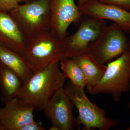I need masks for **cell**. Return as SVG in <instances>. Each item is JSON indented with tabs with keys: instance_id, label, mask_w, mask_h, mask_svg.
Instances as JSON below:
<instances>
[{
	"instance_id": "277c9868",
	"label": "cell",
	"mask_w": 130,
	"mask_h": 130,
	"mask_svg": "<svg viewBox=\"0 0 130 130\" xmlns=\"http://www.w3.org/2000/svg\"><path fill=\"white\" fill-rule=\"evenodd\" d=\"M102 78L94 87L87 91L91 95L107 94L116 102L130 90V48L107 63Z\"/></svg>"
},
{
	"instance_id": "4fadbf2b",
	"label": "cell",
	"mask_w": 130,
	"mask_h": 130,
	"mask_svg": "<svg viewBox=\"0 0 130 130\" xmlns=\"http://www.w3.org/2000/svg\"><path fill=\"white\" fill-rule=\"evenodd\" d=\"M78 65L83 73L86 91L92 88L102 78L107 69V65L99 63L89 53L79 55L71 58Z\"/></svg>"
},
{
	"instance_id": "3957f363",
	"label": "cell",
	"mask_w": 130,
	"mask_h": 130,
	"mask_svg": "<svg viewBox=\"0 0 130 130\" xmlns=\"http://www.w3.org/2000/svg\"><path fill=\"white\" fill-rule=\"evenodd\" d=\"M68 97L77 109L78 115L75 118V127L79 129L81 125L83 130L97 129L108 130L119 124L120 121L108 118L104 109L93 103L86 96L84 89L70 81L64 86Z\"/></svg>"
},
{
	"instance_id": "2e32d148",
	"label": "cell",
	"mask_w": 130,
	"mask_h": 130,
	"mask_svg": "<svg viewBox=\"0 0 130 130\" xmlns=\"http://www.w3.org/2000/svg\"><path fill=\"white\" fill-rule=\"evenodd\" d=\"M61 70L66 78L76 86L84 89L86 81L82 70L72 58H64L59 62Z\"/></svg>"
},
{
	"instance_id": "ba28073f",
	"label": "cell",
	"mask_w": 130,
	"mask_h": 130,
	"mask_svg": "<svg viewBox=\"0 0 130 130\" xmlns=\"http://www.w3.org/2000/svg\"><path fill=\"white\" fill-rule=\"evenodd\" d=\"M63 88L54 94L43 111L46 118L52 124L58 125L61 130H72L75 127L73 113L74 105L68 97Z\"/></svg>"
},
{
	"instance_id": "52a82bcc",
	"label": "cell",
	"mask_w": 130,
	"mask_h": 130,
	"mask_svg": "<svg viewBox=\"0 0 130 130\" xmlns=\"http://www.w3.org/2000/svg\"><path fill=\"white\" fill-rule=\"evenodd\" d=\"M84 16L76 31L63 39L68 58L88 53L91 44L107 26L105 20Z\"/></svg>"
},
{
	"instance_id": "7c38bea8",
	"label": "cell",
	"mask_w": 130,
	"mask_h": 130,
	"mask_svg": "<svg viewBox=\"0 0 130 130\" xmlns=\"http://www.w3.org/2000/svg\"><path fill=\"white\" fill-rule=\"evenodd\" d=\"M27 40L9 13L0 11V43L23 56Z\"/></svg>"
},
{
	"instance_id": "8992f818",
	"label": "cell",
	"mask_w": 130,
	"mask_h": 130,
	"mask_svg": "<svg viewBox=\"0 0 130 130\" xmlns=\"http://www.w3.org/2000/svg\"><path fill=\"white\" fill-rule=\"evenodd\" d=\"M124 30L116 24L107 26L88 53L101 64H105L118 58L130 48Z\"/></svg>"
},
{
	"instance_id": "d6986e66",
	"label": "cell",
	"mask_w": 130,
	"mask_h": 130,
	"mask_svg": "<svg viewBox=\"0 0 130 130\" xmlns=\"http://www.w3.org/2000/svg\"><path fill=\"white\" fill-rule=\"evenodd\" d=\"M46 128L42 126L41 123L34 121L26 124L19 128L18 130H46Z\"/></svg>"
},
{
	"instance_id": "e0dca14e",
	"label": "cell",
	"mask_w": 130,
	"mask_h": 130,
	"mask_svg": "<svg viewBox=\"0 0 130 130\" xmlns=\"http://www.w3.org/2000/svg\"><path fill=\"white\" fill-rule=\"evenodd\" d=\"M19 5L18 0H0V11L9 13Z\"/></svg>"
},
{
	"instance_id": "44dd1931",
	"label": "cell",
	"mask_w": 130,
	"mask_h": 130,
	"mask_svg": "<svg viewBox=\"0 0 130 130\" xmlns=\"http://www.w3.org/2000/svg\"><path fill=\"white\" fill-rule=\"evenodd\" d=\"M49 130H61L60 128L58 125L55 124H52L51 128L49 129Z\"/></svg>"
},
{
	"instance_id": "8fae6325",
	"label": "cell",
	"mask_w": 130,
	"mask_h": 130,
	"mask_svg": "<svg viewBox=\"0 0 130 130\" xmlns=\"http://www.w3.org/2000/svg\"><path fill=\"white\" fill-rule=\"evenodd\" d=\"M34 111L16 98L6 102L5 106L0 108V130H18L34 121Z\"/></svg>"
},
{
	"instance_id": "9c48e42d",
	"label": "cell",
	"mask_w": 130,
	"mask_h": 130,
	"mask_svg": "<svg viewBox=\"0 0 130 130\" xmlns=\"http://www.w3.org/2000/svg\"><path fill=\"white\" fill-rule=\"evenodd\" d=\"M49 7L50 30L63 39L70 25L83 14L75 0H50Z\"/></svg>"
},
{
	"instance_id": "7a4b0ae2",
	"label": "cell",
	"mask_w": 130,
	"mask_h": 130,
	"mask_svg": "<svg viewBox=\"0 0 130 130\" xmlns=\"http://www.w3.org/2000/svg\"><path fill=\"white\" fill-rule=\"evenodd\" d=\"M23 56L33 72L68 58L63 39L50 30L27 39Z\"/></svg>"
},
{
	"instance_id": "ffe728a7",
	"label": "cell",
	"mask_w": 130,
	"mask_h": 130,
	"mask_svg": "<svg viewBox=\"0 0 130 130\" xmlns=\"http://www.w3.org/2000/svg\"><path fill=\"white\" fill-rule=\"evenodd\" d=\"M94 1H96V0H78V4L77 5L78 7H79L88 3Z\"/></svg>"
},
{
	"instance_id": "30bf717a",
	"label": "cell",
	"mask_w": 130,
	"mask_h": 130,
	"mask_svg": "<svg viewBox=\"0 0 130 130\" xmlns=\"http://www.w3.org/2000/svg\"><path fill=\"white\" fill-rule=\"evenodd\" d=\"M79 8L83 15L111 20L124 30H129V11L98 0L90 2Z\"/></svg>"
},
{
	"instance_id": "cb8c5ba5",
	"label": "cell",
	"mask_w": 130,
	"mask_h": 130,
	"mask_svg": "<svg viewBox=\"0 0 130 130\" xmlns=\"http://www.w3.org/2000/svg\"><path fill=\"white\" fill-rule=\"evenodd\" d=\"M129 30L130 31V30Z\"/></svg>"
},
{
	"instance_id": "7402d4cb",
	"label": "cell",
	"mask_w": 130,
	"mask_h": 130,
	"mask_svg": "<svg viewBox=\"0 0 130 130\" xmlns=\"http://www.w3.org/2000/svg\"><path fill=\"white\" fill-rule=\"evenodd\" d=\"M34 0H18L19 3H28Z\"/></svg>"
},
{
	"instance_id": "9a60e30c",
	"label": "cell",
	"mask_w": 130,
	"mask_h": 130,
	"mask_svg": "<svg viewBox=\"0 0 130 130\" xmlns=\"http://www.w3.org/2000/svg\"><path fill=\"white\" fill-rule=\"evenodd\" d=\"M23 84L16 73L0 62V86L4 103L17 97Z\"/></svg>"
},
{
	"instance_id": "6da1fadb",
	"label": "cell",
	"mask_w": 130,
	"mask_h": 130,
	"mask_svg": "<svg viewBox=\"0 0 130 130\" xmlns=\"http://www.w3.org/2000/svg\"><path fill=\"white\" fill-rule=\"evenodd\" d=\"M66 79L59 62L54 63L33 72L23 84L16 98L34 110L43 111L54 94L64 87Z\"/></svg>"
},
{
	"instance_id": "603a6c76",
	"label": "cell",
	"mask_w": 130,
	"mask_h": 130,
	"mask_svg": "<svg viewBox=\"0 0 130 130\" xmlns=\"http://www.w3.org/2000/svg\"><path fill=\"white\" fill-rule=\"evenodd\" d=\"M128 108H129V114L130 115V101L129 102V104H128ZM126 130H130V126H129V128H127V129H126Z\"/></svg>"
},
{
	"instance_id": "ac0fdd59",
	"label": "cell",
	"mask_w": 130,
	"mask_h": 130,
	"mask_svg": "<svg viewBox=\"0 0 130 130\" xmlns=\"http://www.w3.org/2000/svg\"><path fill=\"white\" fill-rule=\"evenodd\" d=\"M101 2L117 6L130 11V0H98Z\"/></svg>"
},
{
	"instance_id": "5bb4252c",
	"label": "cell",
	"mask_w": 130,
	"mask_h": 130,
	"mask_svg": "<svg viewBox=\"0 0 130 130\" xmlns=\"http://www.w3.org/2000/svg\"><path fill=\"white\" fill-rule=\"evenodd\" d=\"M0 62L14 72L26 83L33 72L23 56L12 49L0 43Z\"/></svg>"
},
{
	"instance_id": "5b68a950",
	"label": "cell",
	"mask_w": 130,
	"mask_h": 130,
	"mask_svg": "<svg viewBox=\"0 0 130 130\" xmlns=\"http://www.w3.org/2000/svg\"><path fill=\"white\" fill-rule=\"evenodd\" d=\"M50 0H34L19 5L9 12L26 40L50 30Z\"/></svg>"
}]
</instances>
